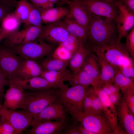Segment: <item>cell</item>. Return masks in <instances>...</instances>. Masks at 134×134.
<instances>
[{
  "instance_id": "6da1fadb",
  "label": "cell",
  "mask_w": 134,
  "mask_h": 134,
  "mask_svg": "<svg viewBox=\"0 0 134 134\" xmlns=\"http://www.w3.org/2000/svg\"><path fill=\"white\" fill-rule=\"evenodd\" d=\"M91 13V21L87 30V43L92 46L117 42L115 21Z\"/></svg>"
},
{
  "instance_id": "7a4b0ae2",
  "label": "cell",
  "mask_w": 134,
  "mask_h": 134,
  "mask_svg": "<svg viewBox=\"0 0 134 134\" xmlns=\"http://www.w3.org/2000/svg\"><path fill=\"white\" fill-rule=\"evenodd\" d=\"M89 87L78 85L69 87L65 84L60 88L57 100L71 117L83 112V101Z\"/></svg>"
},
{
  "instance_id": "3957f363",
  "label": "cell",
  "mask_w": 134,
  "mask_h": 134,
  "mask_svg": "<svg viewBox=\"0 0 134 134\" xmlns=\"http://www.w3.org/2000/svg\"><path fill=\"white\" fill-rule=\"evenodd\" d=\"M60 92L59 88L47 90L30 91L25 92L24 105L34 117L58 99Z\"/></svg>"
},
{
  "instance_id": "277c9868",
  "label": "cell",
  "mask_w": 134,
  "mask_h": 134,
  "mask_svg": "<svg viewBox=\"0 0 134 134\" xmlns=\"http://www.w3.org/2000/svg\"><path fill=\"white\" fill-rule=\"evenodd\" d=\"M72 118L94 134H119L118 130L104 114L82 112Z\"/></svg>"
},
{
  "instance_id": "5b68a950",
  "label": "cell",
  "mask_w": 134,
  "mask_h": 134,
  "mask_svg": "<svg viewBox=\"0 0 134 134\" xmlns=\"http://www.w3.org/2000/svg\"><path fill=\"white\" fill-rule=\"evenodd\" d=\"M57 46L47 43L41 37L10 48L24 59L37 62L52 53Z\"/></svg>"
},
{
  "instance_id": "8992f818",
  "label": "cell",
  "mask_w": 134,
  "mask_h": 134,
  "mask_svg": "<svg viewBox=\"0 0 134 134\" xmlns=\"http://www.w3.org/2000/svg\"><path fill=\"white\" fill-rule=\"evenodd\" d=\"M91 46L93 53L103 58L117 70L125 61L130 57L125 44L121 42Z\"/></svg>"
},
{
  "instance_id": "52a82bcc",
  "label": "cell",
  "mask_w": 134,
  "mask_h": 134,
  "mask_svg": "<svg viewBox=\"0 0 134 134\" xmlns=\"http://www.w3.org/2000/svg\"><path fill=\"white\" fill-rule=\"evenodd\" d=\"M1 119L9 124L14 129L17 134L23 133L30 126L33 116L26 109L19 111L0 107Z\"/></svg>"
},
{
  "instance_id": "ba28073f",
  "label": "cell",
  "mask_w": 134,
  "mask_h": 134,
  "mask_svg": "<svg viewBox=\"0 0 134 134\" xmlns=\"http://www.w3.org/2000/svg\"><path fill=\"white\" fill-rule=\"evenodd\" d=\"M92 13L115 21L118 12L116 0L110 1L105 0H77Z\"/></svg>"
},
{
  "instance_id": "9c48e42d",
  "label": "cell",
  "mask_w": 134,
  "mask_h": 134,
  "mask_svg": "<svg viewBox=\"0 0 134 134\" xmlns=\"http://www.w3.org/2000/svg\"><path fill=\"white\" fill-rule=\"evenodd\" d=\"M10 48H0V70L8 79L18 76L17 72L22 61Z\"/></svg>"
},
{
  "instance_id": "30bf717a",
  "label": "cell",
  "mask_w": 134,
  "mask_h": 134,
  "mask_svg": "<svg viewBox=\"0 0 134 134\" xmlns=\"http://www.w3.org/2000/svg\"><path fill=\"white\" fill-rule=\"evenodd\" d=\"M118 12L115 20L118 33L117 42H121L134 28V12L130 9L120 0H116Z\"/></svg>"
},
{
  "instance_id": "8fae6325",
  "label": "cell",
  "mask_w": 134,
  "mask_h": 134,
  "mask_svg": "<svg viewBox=\"0 0 134 134\" xmlns=\"http://www.w3.org/2000/svg\"><path fill=\"white\" fill-rule=\"evenodd\" d=\"M42 30L41 37L44 40L56 46L64 41L69 34L62 20L46 24L43 26Z\"/></svg>"
},
{
  "instance_id": "7c38bea8",
  "label": "cell",
  "mask_w": 134,
  "mask_h": 134,
  "mask_svg": "<svg viewBox=\"0 0 134 134\" xmlns=\"http://www.w3.org/2000/svg\"><path fill=\"white\" fill-rule=\"evenodd\" d=\"M8 80L9 88L5 94L2 106L14 110L18 108L24 109V89L14 79Z\"/></svg>"
},
{
  "instance_id": "4fadbf2b",
  "label": "cell",
  "mask_w": 134,
  "mask_h": 134,
  "mask_svg": "<svg viewBox=\"0 0 134 134\" xmlns=\"http://www.w3.org/2000/svg\"><path fill=\"white\" fill-rule=\"evenodd\" d=\"M26 27L20 31H17L10 34L5 39L7 47L10 48L26 43L41 37L43 27L32 25Z\"/></svg>"
},
{
  "instance_id": "5bb4252c",
  "label": "cell",
  "mask_w": 134,
  "mask_h": 134,
  "mask_svg": "<svg viewBox=\"0 0 134 134\" xmlns=\"http://www.w3.org/2000/svg\"><path fill=\"white\" fill-rule=\"evenodd\" d=\"M68 114L57 100L34 115L30 127L43 120L57 121L68 119H69Z\"/></svg>"
},
{
  "instance_id": "9a60e30c",
  "label": "cell",
  "mask_w": 134,
  "mask_h": 134,
  "mask_svg": "<svg viewBox=\"0 0 134 134\" xmlns=\"http://www.w3.org/2000/svg\"><path fill=\"white\" fill-rule=\"evenodd\" d=\"M70 119L62 120H44L39 122L25 131L28 134H62Z\"/></svg>"
},
{
  "instance_id": "2e32d148",
  "label": "cell",
  "mask_w": 134,
  "mask_h": 134,
  "mask_svg": "<svg viewBox=\"0 0 134 134\" xmlns=\"http://www.w3.org/2000/svg\"><path fill=\"white\" fill-rule=\"evenodd\" d=\"M117 116L121 130L128 134H134V115L131 111L123 98L116 105Z\"/></svg>"
},
{
  "instance_id": "e0dca14e",
  "label": "cell",
  "mask_w": 134,
  "mask_h": 134,
  "mask_svg": "<svg viewBox=\"0 0 134 134\" xmlns=\"http://www.w3.org/2000/svg\"><path fill=\"white\" fill-rule=\"evenodd\" d=\"M66 3L69 10L68 15L87 30L91 21V13L77 0H68Z\"/></svg>"
},
{
  "instance_id": "ac0fdd59",
  "label": "cell",
  "mask_w": 134,
  "mask_h": 134,
  "mask_svg": "<svg viewBox=\"0 0 134 134\" xmlns=\"http://www.w3.org/2000/svg\"><path fill=\"white\" fill-rule=\"evenodd\" d=\"M92 52L91 47L87 42L80 40L78 48L68 62V67L72 73H76L81 69L86 59Z\"/></svg>"
},
{
  "instance_id": "d6986e66",
  "label": "cell",
  "mask_w": 134,
  "mask_h": 134,
  "mask_svg": "<svg viewBox=\"0 0 134 134\" xmlns=\"http://www.w3.org/2000/svg\"><path fill=\"white\" fill-rule=\"evenodd\" d=\"M13 78L24 89L37 91L58 88L40 76L26 79L18 76Z\"/></svg>"
},
{
  "instance_id": "ffe728a7",
  "label": "cell",
  "mask_w": 134,
  "mask_h": 134,
  "mask_svg": "<svg viewBox=\"0 0 134 134\" xmlns=\"http://www.w3.org/2000/svg\"><path fill=\"white\" fill-rule=\"evenodd\" d=\"M42 68L37 62L28 59H23L18 69L17 74L21 78L26 79L40 76Z\"/></svg>"
},
{
  "instance_id": "44dd1931",
  "label": "cell",
  "mask_w": 134,
  "mask_h": 134,
  "mask_svg": "<svg viewBox=\"0 0 134 134\" xmlns=\"http://www.w3.org/2000/svg\"><path fill=\"white\" fill-rule=\"evenodd\" d=\"M94 87L101 100L105 115L115 127L118 129L117 113L115 106L111 102L109 96L102 90L101 87Z\"/></svg>"
},
{
  "instance_id": "7402d4cb",
  "label": "cell",
  "mask_w": 134,
  "mask_h": 134,
  "mask_svg": "<svg viewBox=\"0 0 134 134\" xmlns=\"http://www.w3.org/2000/svg\"><path fill=\"white\" fill-rule=\"evenodd\" d=\"M81 69L100 86L101 87L103 85L101 80L100 68L97 56L93 52L86 59Z\"/></svg>"
},
{
  "instance_id": "603a6c76",
  "label": "cell",
  "mask_w": 134,
  "mask_h": 134,
  "mask_svg": "<svg viewBox=\"0 0 134 134\" xmlns=\"http://www.w3.org/2000/svg\"><path fill=\"white\" fill-rule=\"evenodd\" d=\"M42 22L46 24L56 22L60 20L68 15V8L61 6L54 7L40 12Z\"/></svg>"
},
{
  "instance_id": "cb8c5ba5",
  "label": "cell",
  "mask_w": 134,
  "mask_h": 134,
  "mask_svg": "<svg viewBox=\"0 0 134 134\" xmlns=\"http://www.w3.org/2000/svg\"><path fill=\"white\" fill-rule=\"evenodd\" d=\"M62 20L65 24L69 34L77 38L80 41L87 42L86 30L68 15Z\"/></svg>"
},
{
  "instance_id": "d4e9b609",
  "label": "cell",
  "mask_w": 134,
  "mask_h": 134,
  "mask_svg": "<svg viewBox=\"0 0 134 134\" xmlns=\"http://www.w3.org/2000/svg\"><path fill=\"white\" fill-rule=\"evenodd\" d=\"M70 69L62 71H50L43 70L40 76L48 81L60 88L65 84L64 82L71 74Z\"/></svg>"
},
{
  "instance_id": "484cf974",
  "label": "cell",
  "mask_w": 134,
  "mask_h": 134,
  "mask_svg": "<svg viewBox=\"0 0 134 134\" xmlns=\"http://www.w3.org/2000/svg\"><path fill=\"white\" fill-rule=\"evenodd\" d=\"M66 81H67L71 86L79 85L85 86L91 85L93 87H100L81 69L76 73H71Z\"/></svg>"
},
{
  "instance_id": "4316f807",
  "label": "cell",
  "mask_w": 134,
  "mask_h": 134,
  "mask_svg": "<svg viewBox=\"0 0 134 134\" xmlns=\"http://www.w3.org/2000/svg\"><path fill=\"white\" fill-rule=\"evenodd\" d=\"M96 56L100 67L102 83L104 85L113 83L117 70L103 58L100 56Z\"/></svg>"
},
{
  "instance_id": "83f0119b",
  "label": "cell",
  "mask_w": 134,
  "mask_h": 134,
  "mask_svg": "<svg viewBox=\"0 0 134 134\" xmlns=\"http://www.w3.org/2000/svg\"><path fill=\"white\" fill-rule=\"evenodd\" d=\"M37 62L41 66L43 70L50 71H62L67 69L68 62L63 61L54 58L52 53Z\"/></svg>"
},
{
  "instance_id": "f1b7e54d",
  "label": "cell",
  "mask_w": 134,
  "mask_h": 134,
  "mask_svg": "<svg viewBox=\"0 0 134 134\" xmlns=\"http://www.w3.org/2000/svg\"><path fill=\"white\" fill-rule=\"evenodd\" d=\"M134 78L126 77L117 71L113 83L119 87L123 93L128 91H134Z\"/></svg>"
},
{
  "instance_id": "f546056e",
  "label": "cell",
  "mask_w": 134,
  "mask_h": 134,
  "mask_svg": "<svg viewBox=\"0 0 134 134\" xmlns=\"http://www.w3.org/2000/svg\"><path fill=\"white\" fill-rule=\"evenodd\" d=\"M32 5L27 0H20L16 2V9L13 13L21 22L25 23L31 10Z\"/></svg>"
},
{
  "instance_id": "4dcf8cb0",
  "label": "cell",
  "mask_w": 134,
  "mask_h": 134,
  "mask_svg": "<svg viewBox=\"0 0 134 134\" xmlns=\"http://www.w3.org/2000/svg\"><path fill=\"white\" fill-rule=\"evenodd\" d=\"M21 22L13 13H9L2 20L1 28L11 34L17 31Z\"/></svg>"
},
{
  "instance_id": "1f68e13d",
  "label": "cell",
  "mask_w": 134,
  "mask_h": 134,
  "mask_svg": "<svg viewBox=\"0 0 134 134\" xmlns=\"http://www.w3.org/2000/svg\"><path fill=\"white\" fill-rule=\"evenodd\" d=\"M32 4L31 9L25 25L26 27L32 25L42 28L43 26L40 13L34 5Z\"/></svg>"
},
{
  "instance_id": "d6a6232c",
  "label": "cell",
  "mask_w": 134,
  "mask_h": 134,
  "mask_svg": "<svg viewBox=\"0 0 134 134\" xmlns=\"http://www.w3.org/2000/svg\"><path fill=\"white\" fill-rule=\"evenodd\" d=\"M117 71L126 77L134 78V59L131 57L128 58Z\"/></svg>"
},
{
  "instance_id": "836d02e7",
  "label": "cell",
  "mask_w": 134,
  "mask_h": 134,
  "mask_svg": "<svg viewBox=\"0 0 134 134\" xmlns=\"http://www.w3.org/2000/svg\"><path fill=\"white\" fill-rule=\"evenodd\" d=\"M73 53L61 45L57 46L52 53V56L63 61L69 62Z\"/></svg>"
},
{
  "instance_id": "e575fe53",
  "label": "cell",
  "mask_w": 134,
  "mask_h": 134,
  "mask_svg": "<svg viewBox=\"0 0 134 134\" xmlns=\"http://www.w3.org/2000/svg\"><path fill=\"white\" fill-rule=\"evenodd\" d=\"M94 93L93 87H90L85 94L83 101V112L92 113V107Z\"/></svg>"
},
{
  "instance_id": "d590c367",
  "label": "cell",
  "mask_w": 134,
  "mask_h": 134,
  "mask_svg": "<svg viewBox=\"0 0 134 134\" xmlns=\"http://www.w3.org/2000/svg\"><path fill=\"white\" fill-rule=\"evenodd\" d=\"M80 40L75 36L69 34L67 38L60 44L72 52H75L78 47Z\"/></svg>"
},
{
  "instance_id": "8d00e7d4",
  "label": "cell",
  "mask_w": 134,
  "mask_h": 134,
  "mask_svg": "<svg viewBox=\"0 0 134 134\" xmlns=\"http://www.w3.org/2000/svg\"><path fill=\"white\" fill-rule=\"evenodd\" d=\"M126 41L124 43L130 57L134 59V28L125 36Z\"/></svg>"
},
{
  "instance_id": "74e56055",
  "label": "cell",
  "mask_w": 134,
  "mask_h": 134,
  "mask_svg": "<svg viewBox=\"0 0 134 134\" xmlns=\"http://www.w3.org/2000/svg\"><path fill=\"white\" fill-rule=\"evenodd\" d=\"M92 107V113L97 114L104 113L101 100L95 88Z\"/></svg>"
},
{
  "instance_id": "f35d334b",
  "label": "cell",
  "mask_w": 134,
  "mask_h": 134,
  "mask_svg": "<svg viewBox=\"0 0 134 134\" xmlns=\"http://www.w3.org/2000/svg\"><path fill=\"white\" fill-rule=\"evenodd\" d=\"M79 122L71 117L62 134H79L78 127Z\"/></svg>"
},
{
  "instance_id": "ab89813d",
  "label": "cell",
  "mask_w": 134,
  "mask_h": 134,
  "mask_svg": "<svg viewBox=\"0 0 134 134\" xmlns=\"http://www.w3.org/2000/svg\"><path fill=\"white\" fill-rule=\"evenodd\" d=\"M123 94L125 102L131 111L134 115V91H128Z\"/></svg>"
},
{
  "instance_id": "60d3db41",
  "label": "cell",
  "mask_w": 134,
  "mask_h": 134,
  "mask_svg": "<svg viewBox=\"0 0 134 134\" xmlns=\"http://www.w3.org/2000/svg\"><path fill=\"white\" fill-rule=\"evenodd\" d=\"M9 84L8 80L0 70V107L2 106L4 100L5 87Z\"/></svg>"
},
{
  "instance_id": "b9f144b4",
  "label": "cell",
  "mask_w": 134,
  "mask_h": 134,
  "mask_svg": "<svg viewBox=\"0 0 134 134\" xmlns=\"http://www.w3.org/2000/svg\"><path fill=\"white\" fill-rule=\"evenodd\" d=\"M40 12L41 11L54 7V4L48 0H29Z\"/></svg>"
},
{
  "instance_id": "7bdbcfd3",
  "label": "cell",
  "mask_w": 134,
  "mask_h": 134,
  "mask_svg": "<svg viewBox=\"0 0 134 134\" xmlns=\"http://www.w3.org/2000/svg\"><path fill=\"white\" fill-rule=\"evenodd\" d=\"M0 134H17L15 130L11 125L1 119L0 121Z\"/></svg>"
},
{
  "instance_id": "ee69618b",
  "label": "cell",
  "mask_w": 134,
  "mask_h": 134,
  "mask_svg": "<svg viewBox=\"0 0 134 134\" xmlns=\"http://www.w3.org/2000/svg\"><path fill=\"white\" fill-rule=\"evenodd\" d=\"M11 6L4 1L0 0V24L9 12L8 6Z\"/></svg>"
},
{
  "instance_id": "f6af8a7d",
  "label": "cell",
  "mask_w": 134,
  "mask_h": 134,
  "mask_svg": "<svg viewBox=\"0 0 134 134\" xmlns=\"http://www.w3.org/2000/svg\"><path fill=\"white\" fill-rule=\"evenodd\" d=\"M109 89L112 94H119L120 89L119 87L114 84L113 82L104 84Z\"/></svg>"
},
{
  "instance_id": "bcb514c9",
  "label": "cell",
  "mask_w": 134,
  "mask_h": 134,
  "mask_svg": "<svg viewBox=\"0 0 134 134\" xmlns=\"http://www.w3.org/2000/svg\"><path fill=\"white\" fill-rule=\"evenodd\" d=\"M111 102L115 106L119 102L121 99L120 94H112L109 96Z\"/></svg>"
},
{
  "instance_id": "7dc6e473",
  "label": "cell",
  "mask_w": 134,
  "mask_h": 134,
  "mask_svg": "<svg viewBox=\"0 0 134 134\" xmlns=\"http://www.w3.org/2000/svg\"><path fill=\"white\" fill-rule=\"evenodd\" d=\"M129 9L134 12V0H120Z\"/></svg>"
},
{
  "instance_id": "c3c4849f",
  "label": "cell",
  "mask_w": 134,
  "mask_h": 134,
  "mask_svg": "<svg viewBox=\"0 0 134 134\" xmlns=\"http://www.w3.org/2000/svg\"><path fill=\"white\" fill-rule=\"evenodd\" d=\"M78 130L79 134H94L93 133L86 129L79 123Z\"/></svg>"
},
{
  "instance_id": "681fc988",
  "label": "cell",
  "mask_w": 134,
  "mask_h": 134,
  "mask_svg": "<svg viewBox=\"0 0 134 134\" xmlns=\"http://www.w3.org/2000/svg\"><path fill=\"white\" fill-rule=\"evenodd\" d=\"M10 34L0 28V42L3 39H5Z\"/></svg>"
},
{
  "instance_id": "f907efd6",
  "label": "cell",
  "mask_w": 134,
  "mask_h": 134,
  "mask_svg": "<svg viewBox=\"0 0 134 134\" xmlns=\"http://www.w3.org/2000/svg\"><path fill=\"white\" fill-rule=\"evenodd\" d=\"M101 88L103 92L108 96L112 93L108 88L105 85H104L101 87Z\"/></svg>"
},
{
  "instance_id": "816d5d0a",
  "label": "cell",
  "mask_w": 134,
  "mask_h": 134,
  "mask_svg": "<svg viewBox=\"0 0 134 134\" xmlns=\"http://www.w3.org/2000/svg\"><path fill=\"white\" fill-rule=\"evenodd\" d=\"M10 5L11 6L16 5V2L13 0H0Z\"/></svg>"
},
{
  "instance_id": "f5cc1de1",
  "label": "cell",
  "mask_w": 134,
  "mask_h": 134,
  "mask_svg": "<svg viewBox=\"0 0 134 134\" xmlns=\"http://www.w3.org/2000/svg\"><path fill=\"white\" fill-rule=\"evenodd\" d=\"M51 3L54 4L56 3H57L58 6H59L61 3L64 0H48Z\"/></svg>"
},
{
  "instance_id": "db71d44e",
  "label": "cell",
  "mask_w": 134,
  "mask_h": 134,
  "mask_svg": "<svg viewBox=\"0 0 134 134\" xmlns=\"http://www.w3.org/2000/svg\"><path fill=\"white\" fill-rule=\"evenodd\" d=\"M68 0H64L61 3L60 6H61L63 4L66 3V2Z\"/></svg>"
},
{
  "instance_id": "11a10c76",
  "label": "cell",
  "mask_w": 134,
  "mask_h": 134,
  "mask_svg": "<svg viewBox=\"0 0 134 134\" xmlns=\"http://www.w3.org/2000/svg\"><path fill=\"white\" fill-rule=\"evenodd\" d=\"M106 0L107 1H114L115 0Z\"/></svg>"
},
{
  "instance_id": "9f6ffc18",
  "label": "cell",
  "mask_w": 134,
  "mask_h": 134,
  "mask_svg": "<svg viewBox=\"0 0 134 134\" xmlns=\"http://www.w3.org/2000/svg\"><path fill=\"white\" fill-rule=\"evenodd\" d=\"M0 120H1V119H0Z\"/></svg>"
}]
</instances>
